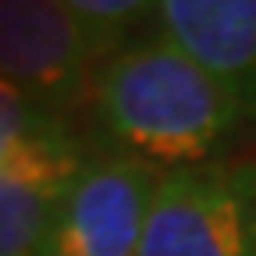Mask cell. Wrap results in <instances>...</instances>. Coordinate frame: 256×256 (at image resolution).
I'll return each mask as SVG.
<instances>
[{
  "label": "cell",
  "instance_id": "cell-1",
  "mask_svg": "<svg viewBox=\"0 0 256 256\" xmlns=\"http://www.w3.org/2000/svg\"><path fill=\"white\" fill-rule=\"evenodd\" d=\"M249 107L168 40L124 46L96 78V118L132 160L192 168L228 142Z\"/></svg>",
  "mask_w": 256,
  "mask_h": 256
},
{
  "label": "cell",
  "instance_id": "cell-2",
  "mask_svg": "<svg viewBox=\"0 0 256 256\" xmlns=\"http://www.w3.org/2000/svg\"><path fill=\"white\" fill-rule=\"evenodd\" d=\"M139 256H256V164L206 160L164 171Z\"/></svg>",
  "mask_w": 256,
  "mask_h": 256
},
{
  "label": "cell",
  "instance_id": "cell-3",
  "mask_svg": "<svg viewBox=\"0 0 256 256\" xmlns=\"http://www.w3.org/2000/svg\"><path fill=\"white\" fill-rule=\"evenodd\" d=\"M164 171L132 156H96L60 192L40 256H139Z\"/></svg>",
  "mask_w": 256,
  "mask_h": 256
},
{
  "label": "cell",
  "instance_id": "cell-4",
  "mask_svg": "<svg viewBox=\"0 0 256 256\" xmlns=\"http://www.w3.org/2000/svg\"><path fill=\"white\" fill-rule=\"evenodd\" d=\"M107 54L114 57L72 0H0V82L18 89L75 86Z\"/></svg>",
  "mask_w": 256,
  "mask_h": 256
},
{
  "label": "cell",
  "instance_id": "cell-5",
  "mask_svg": "<svg viewBox=\"0 0 256 256\" xmlns=\"http://www.w3.org/2000/svg\"><path fill=\"white\" fill-rule=\"evenodd\" d=\"M86 164L57 121L40 128L0 171V256H40L60 192Z\"/></svg>",
  "mask_w": 256,
  "mask_h": 256
},
{
  "label": "cell",
  "instance_id": "cell-6",
  "mask_svg": "<svg viewBox=\"0 0 256 256\" xmlns=\"http://www.w3.org/2000/svg\"><path fill=\"white\" fill-rule=\"evenodd\" d=\"M150 18L171 46L256 107V0H160Z\"/></svg>",
  "mask_w": 256,
  "mask_h": 256
},
{
  "label": "cell",
  "instance_id": "cell-7",
  "mask_svg": "<svg viewBox=\"0 0 256 256\" xmlns=\"http://www.w3.org/2000/svg\"><path fill=\"white\" fill-rule=\"evenodd\" d=\"M50 121L54 118L46 110H40L25 89L0 82V171L11 164V156L22 150V142H28Z\"/></svg>",
  "mask_w": 256,
  "mask_h": 256
},
{
  "label": "cell",
  "instance_id": "cell-8",
  "mask_svg": "<svg viewBox=\"0 0 256 256\" xmlns=\"http://www.w3.org/2000/svg\"><path fill=\"white\" fill-rule=\"evenodd\" d=\"M72 8L110 50H118V43L146 14H153V4H139V0H72Z\"/></svg>",
  "mask_w": 256,
  "mask_h": 256
}]
</instances>
